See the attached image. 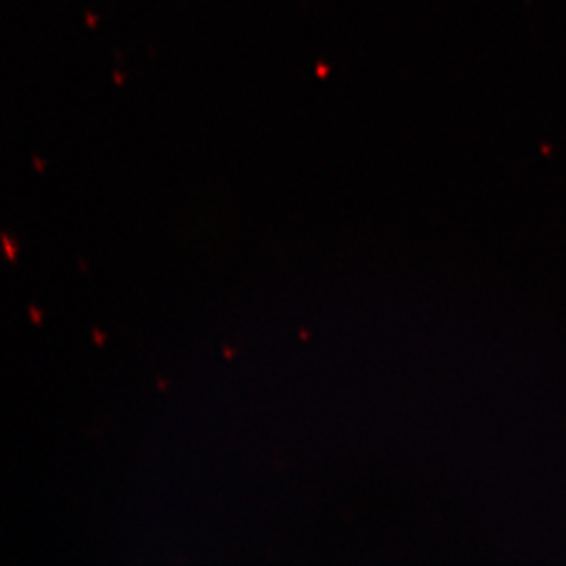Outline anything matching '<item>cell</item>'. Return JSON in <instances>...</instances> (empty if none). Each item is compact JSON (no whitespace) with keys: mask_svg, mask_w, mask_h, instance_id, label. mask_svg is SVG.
Returning <instances> with one entry per match:
<instances>
[{"mask_svg":"<svg viewBox=\"0 0 566 566\" xmlns=\"http://www.w3.org/2000/svg\"><path fill=\"white\" fill-rule=\"evenodd\" d=\"M2 241H4V250L6 256H8V261L15 262L17 256V247L13 242L8 239V235H2Z\"/></svg>","mask_w":566,"mask_h":566,"instance_id":"6da1fadb","label":"cell"},{"mask_svg":"<svg viewBox=\"0 0 566 566\" xmlns=\"http://www.w3.org/2000/svg\"><path fill=\"white\" fill-rule=\"evenodd\" d=\"M28 312H30V317H32L33 323L35 325H39L41 323V317H43V314L35 308L33 305H28Z\"/></svg>","mask_w":566,"mask_h":566,"instance_id":"7a4b0ae2","label":"cell"},{"mask_svg":"<svg viewBox=\"0 0 566 566\" xmlns=\"http://www.w3.org/2000/svg\"><path fill=\"white\" fill-rule=\"evenodd\" d=\"M158 387H160L161 390L166 389L167 384L164 381V379L158 378Z\"/></svg>","mask_w":566,"mask_h":566,"instance_id":"277c9868","label":"cell"},{"mask_svg":"<svg viewBox=\"0 0 566 566\" xmlns=\"http://www.w3.org/2000/svg\"><path fill=\"white\" fill-rule=\"evenodd\" d=\"M226 358H231L233 356V350H230V348H224Z\"/></svg>","mask_w":566,"mask_h":566,"instance_id":"5b68a950","label":"cell"},{"mask_svg":"<svg viewBox=\"0 0 566 566\" xmlns=\"http://www.w3.org/2000/svg\"><path fill=\"white\" fill-rule=\"evenodd\" d=\"M92 334H94V342H96L97 345H103V342H105V336H103L102 332L96 331V328H94V331H92Z\"/></svg>","mask_w":566,"mask_h":566,"instance_id":"3957f363","label":"cell"},{"mask_svg":"<svg viewBox=\"0 0 566 566\" xmlns=\"http://www.w3.org/2000/svg\"><path fill=\"white\" fill-rule=\"evenodd\" d=\"M301 337H303V339H306V337H308V334H306V331H301Z\"/></svg>","mask_w":566,"mask_h":566,"instance_id":"8992f818","label":"cell"}]
</instances>
